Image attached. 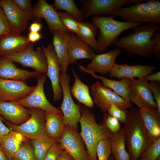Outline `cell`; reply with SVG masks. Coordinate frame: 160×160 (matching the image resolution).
Returning <instances> with one entry per match:
<instances>
[{
	"instance_id": "obj_1",
	"label": "cell",
	"mask_w": 160,
	"mask_h": 160,
	"mask_svg": "<svg viewBox=\"0 0 160 160\" xmlns=\"http://www.w3.org/2000/svg\"><path fill=\"white\" fill-rule=\"evenodd\" d=\"M127 151L130 160H138L143 152L152 143L140 116L139 109L132 107L127 111L124 123Z\"/></svg>"
},
{
	"instance_id": "obj_2",
	"label": "cell",
	"mask_w": 160,
	"mask_h": 160,
	"mask_svg": "<svg viewBox=\"0 0 160 160\" xmlns=\"http://www.w3.org/2000/svg\"><path fill=\"white\" fill-rule=\"evenodd\" d=\"M159 30V26L150 23L137 26L129 34L119 38L114 44L124 49L129 56L136 55L148 58L152 55V37Z\"/></svg>"
},
{
	"instance_id": "obj_3",
	"label": "cell",
	"mask_w": 160,
	"mask_h": 160,
	"mask_svg": "<svg viewBox=\"0 0 160 160\" xmlns=\"http://www.w3.org/2000/svg\"><path fill=\"white\" fill-rule=\"evenodd\" d=\"M81 114L79 121L80 135L85 144L89 160H97L96 147L100 140L111 138L113 133L104 121L103 124L96 121L95 116L87 107L79 106Z\"/></svg>"
},
{
	"instance_id": "obj_4",
	"label": "cell",
	"mask_w": 160,
	"mask_h": 160,
	"mask_svg": "<svg viewBox=\"0 0 160 160\" xmlns=\"http://www.w3.org/2000/svg\"><path fill=\"white\" fill-rule=\"evenodd\" d=\"M113 17L95 16L91 19L92 22L99 29L97 44L100 52L114 44L122 32L141 24L139 23L121 22Z\"/></svg>"
},
{
	"instance_id": "obj_5",
	"label": "cell",
	"mask_w": 160,
	"mask_h": 160,
	"mask_svg": "<svg viewBox=\"0 0 160 160\" xmlns=\"http://www.w3.org/2000/svg\"><path fill=\"white\" fill-rule=\"evenodd\" d=\"M112 16L119 17L122 22L159 24L160 1L149 0L130 7H122L113 13Z\"/></svg>"
},
{
	"instance_id": "obj_6",
	"label": "cell",
	"mask_w": 160,
	"mask_h": 160,
	"mask_svg": "<svg viewBox=\"0 0 160 160\" xmlns=\"http://www.w3.org/2000/svg\"><path fill=\"white\" fill-rule=\"evenodd\" d=\"M59 79L63 96L60 108L63 113L64 124L65 126H69L77 131L81 115L79 105L75 103L71 96L69 85L70 76L66 73L60 72Z\"/></svg>"
},
{
	"instance_id": "obj_7",
	"label": "cell",
	"mask_w": 160,
	"mask_h": 160,
	"mask_svg": "<svg viewBox=\"0 0 160 160\" xmlns=\"http://www.w3.org/2000/svg\"><path fill=\"white\" fill-rule=\"evenodd\" d=\"M28 109L30 118L20 125H15L2 119L11 130L20 134L26 138L31 140L38 138L45 135V112L35 108H29Z\"/></svg>"
},
{
	"instance_id": "obj_8",
	"label": "cell",
	"mask_w": 160,
	"mask_h": 160,
	"mask_svg": "<svg viewBox=\"0 0 160 160\" xmlns=\"http://www.w3.org/2000/svg\"><path fill=\"white\" fill-rule=\"evenodd\" d=\"M144 0H80L81 11L84 18L105 15L112 16L125 4H135L144 2Z\"/></svg>"
},
{
	"instance_id": "obj_9",
	"label": "cell",
	"mask_w": 160,
	"mask_h": 160,
	"mask_svg": "<svg viewBox=\"0 0 160 160\" xmlns=\"http://www.w3.org/2000/svg\"><path fill=\"white\" fill-rule=\"evenodd\" d=\"M91 92L94 98V103L104 113L108 112L112 104L123 110L133 107L130 101L125 100L111 89L103 86L100 81L92 84Z\"/></svg>"
},
{
	"instance_id": "obj_10",
	"label": "cell",
	"mask_w": 160,
	"mask_h": 160,
	"mask_svg": "<svg viewBox=\"0 0 160 160\" xmlns=\"http://www.w3.org/2000/svg\"><path fill=\"white\" fill-rule=\"evenodd\" d=\"M6 56L13 62L18 63L24 67L31 68L40 74L47 72V61L44 54L39 47L34 50L32 43H30L22 51Z\"/></svg>"
},
{
	"instance_id": "obj_11",
	"label": "cell",
	"mask_w": 160,
	"mask_h": 160,
	"mask_svg": "<svg viewBox=\"0 0 160 160\" xmlns=\"http://www.w3.org/2000/svg\"><path fill=\"white\" fill-rule=\"evenodd\" d=\"M149 82L143 79H129V100L135 104L139 109L147 108L158 111Z\"/></svg>"
},
{
	"instance_id": "obj_12",
	"label": "cell",
	"mask_w": 160,
	"mask_h": 160,
	"mask_svg": "<svg viewBox=\"0 0 160 160\" xmlns=\"http://www.w3.org/2000/svg\"><path fill=\"white\" fill-rule=\"evenodd\" d=\"M47 76L46 73L39 75L37 78V84L32 92L25 97L16 102L24 107L36 108L45 112H53L63 115L61 111L53 106L45 95L44 87Z\"/></svg>"
},
{
	"instance_id": "obj_13",
	"label": "cell",
	"mask_w": 160,
	"mask_h": 160,
	"mask_svg": "<svg viewBox=\"0 0 160 160\" xmlns=\"http://www.w3.org/2000/svg\"><path fill=\"white\" fill-rule=\"evenodd\" d=\"M58 142L63 150L74 160H89L80 134L70 126H65L63 134Z\"/></svg>"
},
{
	"instance_id": "obj_14",
	"label": "cell",
	"mask_w": 160,
	"mask_h": 160,
	"mask_svg": "<svg viewBox=\"0 0 160 160\" xmlns=\"http://www.w3.org/2000/svg\"><path fill=\"white\" fill-rule=\"evenodd\" d=\"M0 6L9 24L11 33L21 34L26 29L29 21L33 17L31 14L21 11L11 0H0Z\"/></svg>"
},
{
	"instance_id": "obj_15",
	"label": "cell",
	"mask_w": 160,
	"mask_h": 160,
	"mask_svg": "<svg viewBox=\"0 0 160 160\" xmlns=\"http://www.w3.org/2000/svg\"><path fill=\"white\" fill-rule=\"evenodd\" d=\"M35 87L25 81L0 78V101L16 102L30 94Z\"/></svg>"
},
{
	"instance_id": "obj_16",
	"label": "cell",
	"mask_w": 160,
	"mask_h": 160,
	"mask_svg": "<svg viewBox=\"0 0 160 160\" xmlns=\"http://www.w3.org/2000/svg\"><path fill=\"white\" fill-rule=\"evenodd\" d=\"M41 48L47 58V70L46 74L51 81L53 92V100L57 101L63 96L62 89L59 82L60 68L58 60L52 44L47 47L42 45Z\"/></svg>"
},
{
	"instance_id": "obj_17",
	"label": "cell",
	"mask_w": 160,
	"mask_h": 160,
	"mask_svg": "<svg viewBox=\"0 0 160 160\" xmlns=\"http://www.w3.org/2000/svg\"><path fill=\"white\" fill-rule=\"evenodd\" d=\"M31 14L35 20H40L42 18L44 19L48 24L51 34L57 30L70 33L62 25L57 12L54 7L45 0L37 1L33 7Z\"/></svg>"
},
{
	"instance_id": "obj_18",
	"label": "cell",
	"mask_w": 160,
	"mask_h": 160,
	"mask_svg": "<svg viewBox=\"0 0 160 160\" xmlns=\"http://www.w3.org/2000/svg\"><path fill=\"white\" fill-rule=\"evenodd\" d=\"M156 67L150 65L137 64L129 65L127 63L119 64L115 63L109 73L111 77L121 79L125 78L129 79L135 77L143 79L153 74Z\"/></svg>"
},
{
	"instance_id": "obj_19",
	"label": "cell",
	"mask_w": 160,
	"mask_h": 160,
	"mask_svg": "<svg viewBox=\"0 0 160 160\" xmlns=\"http://www.w3.org/2000/svg\"><path fill=\"white\" fill-rule=\"evenodd\" d=\"M121 52L120 48L116 47L113 50L105 53H94L91 59V62L86 68L91 72H97L102 75L110 73Z\"/></svg>"
},
{
	"instance_id": "obj_20",
	"label": "cell",
	"mask_w": 160,
	"mask_h": 160,
	"mask_svg": "<svg viewBox=\"0 0 160 160\" xmlns=\"http://www.w3.org/2000/svg\"><path fill=\"white\" fill-rule=\"evenodd\" d=\"M40 74L36 71H30L17 67L9 57H0V78L7 79L25 81L37 78Z\"/></svg>"
},
{
	"instance_id": "obj_21",
	"label": "cell",
	"mask_w": 160,
	"mask_h": 160,
	"mask_svg": "<svg viewBox=\"0 0 160 160\" xmlns=\"http://www.w3.org/2000/svg\"><path fill=\"white\" fill-rule=\"evenodd\" d=\"M0 115L16 125L23 123L30 116L28 109L16 102L0 101Z\"/></svg>"
},
{
	"instance_id": "obj_22",
	"label": "cell",
	"mask_w": 160,
	"mask_h": 160,
	"mask_svg": "<svg viewBox=\"0 0 160 160\" xmlns=\"http://www.w3.org/2000/svg\"><path fill=\"white\" fill-rule=\"evenodd\" d=\"M67 48L69 64L74 63L79 59L91 60L95 53L87 43L74 33H70Z\"/></svg>"
},
{
	"instance_id": "obj_23",
	"label": "cell",
	"mask_w": 160,
	"mask_h": 160,
	"mask_svg": "<svg viewBox=\"0 0 160 160\" xmlns=\"http://www.w3.org/2000/svg\"><path fill=\"white\" fill-rule=\"evenodd\" d=\"M27 37L12 33L0 37V57L16 53L29 45Z\"/></svg>"
},
{
	"instance_id": "obj_24",
	"label": "cell",
	"mask_w": 160,
	"mask_h": 160,
	"mask_svg": "<svg viewBox=\"0 0 160 160\" xmlns=\"http://www.w3.org/2000/svg\"><path fill=\"white\" fill-rule=\"evenodd\" d=\"M70 33L57 30L52 34V44L58 58L60 71L63 73H66L69 65L67 46Z\"/></svg>"
},
{
	"instance_id": "obj_25",
	"label": "cell",
	"mask_w": 160,
	"mask_h": 160,
	"mask_svg": "<svg viewBox=\"0 0 160 160\" xmlns=\"http://www.w3.org/2000/svg\"><path fill=\"white\" fill-rule=\"evenodd\" d=\"M78 65L81 71L88 73L94 78L100 79L101 81L103 86L113 90L115 93L125 100L130 101L128 96L129 83V79L123 78L119 81L108 79L103 76L96 75L94 73L88 71L81 65L78 64Z\"/></svg>"
},
{
	"instance_id": "obj_26",
	"label": "cell",
	"mask_w": 160,
	"mask_h": 160,
	"mask_svg": "<svg viewBox=\"0 0 160 160\" xmlns=\"http://www.w3.org/2000/svg\"><path fill=\"white\" fill-rule=\"evenodd\" d=\"M45 135L58 142L65 129L63 115L53 112H45Z\"/></svg>"
},
{
	"instance_id": "obj_27",
	"label": "cell",
	"mask_w": 160,
	"mask_h": 160,
	"mask_svg": "<svg viewBox=\"0 0 160 160\" xmlns=\"http://www.w3.org/2000/svg\"><path fill=\"white\" fill-rule=\"evenodd\" d=\"M144 126L153 140L160 138V114L158 111L147 108L139 109Z\"/></svg>"
},
{
	"instance_id": "obj_28",
	"label": "cell",
	"mask_w": 160,
	"mask_h": 160,
	"mask_svg": "<svg viewBox=\"0 0 160 160\" xmlns=\"http://www.w3.org/2000/svg\"><path fill=\"white\" fill-rule=\"evenodd\" d=\"M74 78V83L70 87L71 94L80 103L89 108H92L94 102L90 95L88 86L80 79L73 68H71Z\"/></svg>"
},
{
	"instance_id": "obj_29",
	"label": "cell",
	"mask_w": 160,
	"mask_h": 160,
	"mask_svg": "<svg viewBox=\"0 0 160 160\" xmlns=\"http://www.w3.org/2000/svg\"><path fill=\"white\" fill-rule=\"evenodd\" d=\"M98 29L97 27L92 22H79L76 35L93 51L99 54L100 52L97 47V40L95 39Z\"/></svg>"
},
{
	"instance_id": "obj_30",
	"label": "cell",
	"mask_w": 160,
	"mask_h": 160,
	"mask_svg": "<svg viewBox=\"0 0 160 160\" xmlns=\"http://www.w3.org/2000/svg\"><path fill=\"white\" fill-rule=\"evenodd\" d=\"M20 134L11 130L8 134L0 137V145L9 160L23 142L28 141Z\"/></svg>"
},
{
	"instance_id": "obj_31",
	"label": "cell",
	"mask_w": 160,
	"mask_h": 160,
	"mask_svg": "<svg viewBox=\"0 0 160 160\" xmlns=\"http://www.w3.org/2000/svg\"><path fill=\"white\" fill-rule=\"evenodd\" d=\"M124 130L121 127L119 131L113 134L111 138V155L115 160H130L125 148Z\"/></svg>"
},
{
	"instance_id": "obj_32",
	"label": "cell",
	"mask_w": 160,
	"mask_h": 160,
	"mask_svg": "<svg viewBox=\"0 0 160 160\" xmlns=\"http://www.w3.org/2000/svg\"><path fill=\"white\" fill-rule=\"evenodd\" d=\"M57 142L45 135L38 138L31 140L37 160H44L49 149Z\"/></svg>"
},
{
	"instance_id": "obj_33",
	"label": "cell",
	"mask_w": 160,
	"mask_h": 160,
	"mask_svg": "<svg viewBox=\"0 0 160 160\" xmlns=\"http://www.w3.org/2000/svg\"><path fill=\"white\" fill-rule=\"evenodd\" d=\"M54 7L56 11L63 10L73 15L78 22L84 19L81 11L77 7L73 0H55Z\"/></svg>"
},
{
	"instance_id": "obj_34",
	"label": "cell",
	"mask_w": 160,
	"mask_h": 160,
	"mask_svg": "<svg viewBox=\"0 0 160 160\" xmlns=\"http://www.w3.org/2000/svg\"><path fill=\"white\" fill-rule=\"evenodd\" d=\"M12 159L14 160H37L33 147L28 141L23 142L13 154Z\"/></svg>"
},
{
	"instance_id": "obj_35",
	"label": "cell",
	"mask_w": 160,
	"mask_h": 160,
	"mask_svg": "<svg viewBox=\"0 0 160 160\" xmlns=\"http://www.w3.org/2000/svg\"><path fill=\"white\" fill-rule=\"evenodd\" d=\"M57 13L60 20L65 28L69 32L76 34L79 22L76 18L71 14L66 12H57Z\"/></svg>"
},
{
	"instance_id": "obj_36",
	"label": "cell",
	"mask_w": 160,
	"mask_h": 160,
	"mask_svg": "<svg viewBox=\"0 0 160 160\" xmlns=\"http://www.w3.org/2000/svg\"><path fill=\"white\" fill-rule=\"evenodd\" d=\"M160 156V138L153 140L142 153L138 160H156Z\"/></svg>"
},
{
	"instance_id": "obj_37",
	"label": "cell",
	"mask_w": 160,
	"mask_h": 160,
	"mask_svg": "<svg viewBox=\"0 0 160 160\" xmlns=\"http://www.w3.org/2000/svg\"><path fill=\"white\" fill-rule=\"evenodd\" d=\"M96 151L97 160H109L111 155V138L100 141L97 144Z\"/></svg>"
},
{
	"instance_id": "obj_38",
	"label": "cell",
	"mask_w": 160,
	"mask_h": 160,
	"mask_svg": "<svg viewBox=\"0 0 160 160\" xmlns=\"http://www.w3.org/2000/svg\"><path fill=\"white\" fill-rule=\"evenodd\" d=\"M104 116V121L108 129L113 134L116 133L119 131L121 128V126L117 119L108 113H105Z\"/></svg>"
},
{
	"instance_id": "obj_39",
	"label": "cell",
	"mask_w": 160,
	"mask_h": 160,
	"mask_svg": "<svg viewBox=\"0 0 160 160\" xmlns=\"http://www.w3.org/2000/svg\"><path fill=\"white\" fill-rule=\"evenodd\" d=\"M63 151L57 142L49 149L44 160H57Z\"/></svg>"
},
{
	"instance_id": "obj_40",
	"label": "cell",
	"mask_w": 160,
	"mask_h": 160,
	"mask_svg": "<svg viewBox=\"0 0 160 160\" xmlns=\"http://www.w3.org/2000/svg\"><path fill=\"white\" fill-rule=\"evenodd\" d=\"M108 113L119 121L124 123H125L127 117V111L121 109L112 104Z\"/></svg>"
},
{
	"instance_id": "obj_41",
	"label": "cell",
	"mask_w": 160,
	"mask_h": 160,
	"mask_svg": "<svg viewBox=\"0 0 160 160\" xmlns=\"http://www.w3.org/2000/svg\"><path fill=\"white\" fill-rule=\"evenodd\" d=\"M11 32L9 24L2 8L0 6V37Z\"/></svg>"
},
{
	"instance_id": "obj_42",
	"label": "cell",
	"mask_w": 160,
	"mask_h": 160,
	"mask_svg": "<svg viewBox=\"0 0 160 160\" xmlns=\"http://www.w3.org/2000/svg\"><path fill=\"white\" fill-rule=\"evenodd\" d=\"M149 85L154 101L157 105L158 111L160 114V87L157 82L150 81Z\"/></svg>"
},
{
	"instance_id": "obj_43",
	"label": "cell",
	"mask_w": 160,
	"mask_h": 160,
	"mask_svg": "<svg viewBox=\"0 0 160 160\" xmlns=\"http://www.w3.org/2000/svg\"><path fill=\"white\" fill-rule=\"evenodd\" d=\"M153 46L152 54L157 57L160 59V30L155 33L152 37Z\"/></svg>"
},
{
	"instance_id": "obj_44",
	"label": "cell",
	"mask_w": 160,
	"mask_h": 160,
	"mask_svg": "<svg viewBox=\"0 0 160 160\" xmlns=\"http://www.w3.org/2000/svg\"><path fill=\"white\" fill-rule=\"evenodd\" d=\"M12 1L23 12L26 13L31 14L33 7L31 0H12Z\"/></svg>"
},
{
	"instance_id": "obj_45",
	"label": "cell",
	"mask_w": 160,
	"mask_h": 160,
	"mask_svg": "<svg viewBox=\"0 0 160 160\" xmlns=\"http://www.w3.org/2000/svg\"><path fill=\"white\" fill-rule=\"evenodd\" d=\"M27 38L29 42L33 44L42 39V36L39 32L29 31Z\"/></svg>"
},
{
	"instance_id": "obj_46",
	"label": "cell",
	"mask_w": 160,
	"mask_h": 160,
	"mask_svg": "<svg viewBox=\"0 0 160 160\" xmlns=\"http://www.w3.org/2000/svg\"><path fill=\"white\" fill-rule=\"evenodd\" d=\"M35 20L30 25L29 30L31 32H39L42 29V25L40 20Z\"/></svg>"
},
{
	"instance_id": "obj_47",
	"label": "cell",
	"mask_w": 160,
	"mask_h": 160,
	"mask_svg": "<svg viewBox=\"0 0 160 160\" xmlns=\"http://www.w3.org/2000/svg\"><path fill=\"white\" fill-rule=\"evenodd\" d=\"M150 81L160 82V71H159L155 73L149 75L143 78Z\"/></svg>"
},
{
	"instance_id": "obj_48",
	"label": "cell",
	"mask_w": 160,
	"mask_h": 160,
	"mask_svg": "<svg viewBox=\"0 0 160 160\" xmlns=\"http://www.w3.org/2000/svg\"><path fill=\"white\" fill-rule=\"evenodd\" d=\"M2 121V118L0 116V137L8 134L11 130L4 124Z\"/></svg>"
},
{
	"instance_id": "obj_49",
	"label": "cell",
	"mask_w": 160,
	"mask_h": 160,
	"mask_svg": "<svg viewBox=\"0 0 160 160\" xmlns=\"http://www.w3.org/2000/svg\"><path fill=\"white\" fill-rule=\"evenodd\" d=\"M57 160H74L72 157L64 150L61 155Z\"/></svg>"
},
{
	"instance_id": "obj_50",
	"label": "cell",
	"mask_w": 160,
	"mask_h": 160,
	"mask_svg": "<svg viewBox=\"0 0 160 160\" xmlns=\"http://www.w3.org/2000/svg\"><path fill=\"white\" fill-rule=\"evenodd\" d=\"M0 160H9L6 156L0 145Z\"/></svg>"
},
{
	"instance_id": "obj_51",
	"label": "cell",
	"mask_w": 160,
	"mask_h": 160,
	"mask_svg": "<svg viewBox=\"0 0 160 160\" xmlns=\"http://www.w3.org/2000/svg\"><path fill=\"white\" fill-rule=\"evenodd\" d=\"M109 160H115L113 157L111 155L109 158Z\"/></svg>"
},
{
	"instance_id": "obj_52",
	"label": "cell",
	"mask_w": 160,
	"mask_h": 160,
	"mask_svg": "<svg viewBox=\"0 0 160 160\" xmlns=\"http://www.w3.org/2000/svg\"><path fill=\"white\" fill-rule=\"evenodd\" d=\"M156 160H160V156H159L156 159Z\"/></svg>"
},
{
	"instance_id": "obj_53",
	"label": "cell",
	"mask_w": 160,
	"mask_h": 160,
	"mask_svg": "<svg viewBox=\"0 0 160 160\" xmlns=\"http://www.w3.org/2000/svg\"><path fill=\"white\" fill-rule=\"evenodd\" d=\"M10 160H13V159H11Z\"/></svg>"
},
{
	"instance_id": "obj_54",
	"label": "cell",
	"mask_w": 160,
	"mask_h": 160,
	"mask_svg": "<svg viewBox=\"0 0 160 160\" xmlns=\"http://www.w3.org/2000/svg\"></svg>"
}]
</instances>
